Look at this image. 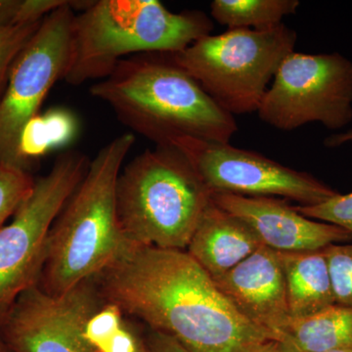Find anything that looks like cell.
<instances>
[{
  "mask_svg": "<svg viewBox=\"0 0 352 352\" xmlns=\"http://www.w3.org/2000/svg\"><path fill=\"white\" fill-rule=\"evenodd\" d=\"M127 318L190 352H248L271 340L245 320L186 251L134 247L94 278Z\"/></svg>",
  "mask_w": 352,
  "mask_h": 352,
  "instance_id": "cell-1",
  "label": "cell"
},
{
  "mask_svg": "<svg viewBox=\"0 0 352 352\" xmlns=\"http://www.w3.org/2000/svg\"><path fill=\"white\" fill-rule=\"evenodd\" d=\"M89 92L107 104L124 126L156 146L182 138L229 143L238 131L235 118L217 105L170 53L127 57Z\"/></svg>",
  "mask_w": 352,
  "mask_h": 352,
  "instance_id": "cell-2",
  "label": "cell"
},
{
  "mask_svg": "<svg viewBox=\"0 0 352 352\" xmlns=\"http://www.w3.org/2000/svg\"><path fill=\"white\" fill-rule=\"evenodd\" d=\"M135 143L131 132L103 146L62 208L48 236L38 286L59 295L92 279L131 249L117 215V183Z\"/></svg>",
  "mask_w": 352,
  "mask_h": 352,
  "instance_id": "cell-3",
  "label": "cell"
},
{
  "mask_svg": "<svg viewBox=\"0 0 352 352\" xmlns=\"http://www.w3.org/2000/svg\"><path fill=\"white\" fill-rule=\"evenodd\" d=\"M214 29L205 12L175 13L157 0H97L76 13L64 80H104L122 60L143 53H177Z\"/></svg>",
  "mask_w": 352,
  "mask_h": 352,
  "instance_id": "cell-4",
  "label": "cell"
},
{
  "mask_svg": "<svg viewBox=\"0 0 352 352\" xmlns=\"http://www.w3.org/2000/svg\"><path fill=\"white\" fill-rule=\"evenodd\" d=\"M212 193L173 145L147 149L124 166L117 215L131 247L185 251Z\"/></svg>",
  "mask_w": 352,
  "mask_h": 352,
  "instance_id": "cell-5",
  "label": "cell"
},
{
  "mask_svg": "<svg viewBox=\"0 0 352 352\" xmlns=\"http://www.w3.org/2000/svg\"><path fill=\"white\" fill-rule=\"evenodd\" d=\"M298 34L284 23L266 30L234 29L208 34L184 50L170 53L227 113L258 112L268 85L285 58L295 51Z\"/></svg>",
  "mask_w": 352,
  "mask_h": 352,
  "instance_id": "cell-6",
  "label": "cell"
},
{
  "mask_svg": "<svg viewBox=\"0 0 352 352\" xmlns=\"http://www.w3.org/2000/svg\"><path fill=\"white\" fill-rule=\"evenodd\" d=\"M89 163L78 150L58 155L12 220L0 229V320L21 294L38 286L51 227Z\"/></svg>",
  "mask_w": 352,
  "mask_h": 352,
  "instance_id": "cell-7",
  "label": "cell"
},
{
  "mask_svg": "<svg viewBox=\"0 0 352 352\" xmlns=\"http://www.w3.org/2000/svg\"><path fill=\"white\" fill-rule=\"evenodd\" d=\"M256 113L280 131L312 122L344 129L352 122L351 60L338 52L294 51L280 65Z\"/></svg>",
  "mask_w": 352,
  "mask_h": 352,
  "instance_id": "cell-8",
  "label": "cell"
},
{
  "mask_svg": "<svg viewBox=\"0 0 352 352\" xmlns=\"http://www.w3.org/2000/svg\"><path fill=\"white\" fill-rule=\"evenodd\" d=\"M91 1H68L46 16L16 58L0 99V162L23 168L20 141L25 126L39 115L51 88L64 80L69 61L76 10Z\"/></svg>",
  "mask_w": 352,
  "mask_h": 352,
  "instance_id": "cell-9",
  "label": "cell"
},
{
  "mask_svg": "<svg viewBox=\"0 0 352 352\" xmlns=\"http://www.w3.org/2000/svg\"><path fill=\"white\" fill-rule=\"evenodd\" d=\"M212 194L272 197L314 206L339 194L326 183L258 153L195 138L173 141Z\"/></svg>",
  "mask_w": 352,
  "mask_h": 352,
  "instance_id": "cell-10",
  "label": "cell"
},
{
  "mask_svg": "<svg viewBox=\"0 0 352 352\" xmlns=\"http://www.w3.org/2000/svg\"><path fill=\"white\" fill-rule=\"evenodd\" d=\"M94 278L51 295L34 286L18 296L0 320V335L14 352H103L88 335L103 305Z\"/></svg>",
  "mask_w": 352,
  "mask_h": 352,
  "instance_id": "cell-11",
  "label": "cell"
},
{
  "mask_svg": "<svg viewBox=\"0 0 352 352\" xmlns=\"http://www.w3.org/2000/svg\"><path fill=\"white\" fill-rule=\"evenodd\" d=\"M212 199L222 210L243 220L261 244L275 252L314 251L352 239L344 229L308 219L279 198L214 193Z\"/></svg>",
  "mask_w": 352,
  "mask_h": 352,
  "instance_id": "cell-12",
  "label": "cell"
},
{
  "mask_svg": "<svg viewBox=\"0 0 352 352\" xmlns=\"http://www.w3.org/2000/svg\"><path fill=\"white\" fill-rule=\"evenodd\" d=\"M214 281L245 320L271 340H281L292 319L278 252L261 245L249 258Z\"/></svg>",
  "mask_w": 352,
  "mask_h": 352,
  "instance_id": "cell-13",
  "label": "cell"
},
{
  "mask_svg": "<svg viewBox=\"0 0 352 352\" xmlns=\"http://www.w3.org/2000/svg\"><path fill=\"white\" fill-rule=\"evenodd\" d=\"M261 245L258 236L243 220L212 201L185 251L215 280L232 270Z\"/></svg>",
  "mask_w": 352,
  "mask_h": 352,
  "instance_id": "cell-14",
  "label": "cell"
},
{
  "mask_svg": "<svg viewBox=\"0 0 352 352\" xmlns=\"http://www.w3.org/2000/svg\"><path fill=\"white\" fill-rule=\"evenodd\" d=\"M292 320L307 318L335 305L324 249L279 252Z\"/></svg>",
  "mask_w": 352,
  "mask_h": 352,
  "instance_id": "cell-15",
  "label": "cell"
},
{
  "mask_svg": "<svg viewBox=\"0 0 352 352\" xmlns=\"http://www.w3.org/2000/svg\"><path fill=\"white\" fill-rule=\"evenodd\" d=\"M280 342L295 352L352 349V308L335 303L307 318L292 320Z\"/></svg>",
  "mask_w": 352,
  "mask_h": 352,
  "instance_id": "cell-16",
  "label": "cell"
},
{
  "mask_svg": "<svg viewBox=\"0 0 352 352\" xmlns=\"http://www.w3.org/2000/svg\"><path fill=\"white\" fill-rule=\"evenodd\" d=\"M298 0H214L210 15L229 30H266L296 13Z\"/></svg>",
  "mask_w": 352,
  "mask_h": 352,
  "instance_id": "cell-17",
  "label": "cell"
},
{
  "mask_svg": "<svg viewBox=\"0 0 352 352\" xmlns=\"http://www.w3.org/2000/svg\"><path fill=\"white\" fill-rule=\"evenodd\" d=\"M34 183L29 171L0 162V229L32 193Z\"/></svg>",
  "mask_w": 352,
  "mask_h": 352,
  "instance_id": "cell-18",
  "label": "cell"
},
{
  "mask_svg": "<svg viewBox=\"0 0 352 352\" xmlns=\"http://www.w3.org/2000/svg\"><path fill=\"white\" fill-rule=\"evenodd\" d=\"M324 252L336 303L352 308V245H330Z\"/></svg>",
  "mask_w": 352,
  "mask_h": 352,
  "instance_id": "cell-19",
  "label": "cell"
},
{
  "mask_svg": "<svg viewBox=\"0 0 352 352\" xmlns=\"http://www.w3.org/2000/svg\"><path fill=\"white\" fill-rule=\"evenodd\" d=\"M0 27V99L6 91L9 73L16 58L27 45L39 25Z\"/></svg>",
  "mask_w": 352,
  "mask_h": 352,
  "instance_id": "cell-20",
  "label": "cell"
},
{
  "mask_svg": "<svg viewBox=\"0 0 352 352\" xmlns=\"http://www.w3.org/2000/svg\"><path fill=\"white\" fill-rule=\"evenodd\" d=\"M295 208L308 219L333 224L352 235V192L346 195L337 194L318 205L296 206Z\"/></svg>",
  "mask_w": 352,
  "mask_h": 352,
  "instance_id": "cell-21",
  "label": "cell"
},
{
  "mask_svg": "<svg viewBox=\"0 0 352 352\" xmlns=\"http://www.w3.org/2000/svg\"><path fill=\"white\" fill-rule=\"evenodd\" d=\"M143 340L146 352H190L173 338L151 329L146 328Z\"/></svg>",
  "mask_w": 352,
  "mask_h": 352,
  "instance_id": "cell-22",
  "label": "cell"
},
{
  "mask_svg": "<svg viewBox=\"0 0 352 352\" xmlns=\"http://www.w3.org/2000/svg\"><path fill=\"white\" fill-rule=\"evenodd\" d=\"M22 0H0V27H17Z\"/></svg>",
  "mask_w": 352,
  "mask_h": 352,
  "instance_id": "cell-23",
  "label": "cell"
},
{
  "mask_svg": "<svg viewBox=\"0 0 352 352\" xmlns=\"http://www.w3.org/2000/svg\"><path fill=\"white\" fill-rule=\"evenodd\" d=\"M248 352H293L283 342L267 340L254 344Z\"/></svg>",
  "mask_w": 352,
  "mask_h": 352,
  "instance_id": "cell-24",
  "label": "cell"
},
{
  "mask_svg": "<svg viewBox=\"0 0 352 352\" xmlns=\"http://www.w3.org/2000/svg\"><path fill=\"white\" fill-rule=\"evenodd\" d=\"M352 143V129L351 131L333 134L324 141V145L329 148L340 147V146Z\"/></svg>",
  "mask_w": 352,
  "mask_h": 352,
  "instance_id": "cell-25",
  "label": "cell"
},
{
  "mask_svg": "<svg viewBox=\"0 0 352 352\" xmlns=\"http://www.w3.org/2000/svg\"><path fill=\"white\" fill-rule=\"evenodd\" d=\"M0 352H14L8 344L4 340L2 336L0 335Z\"/></svg>",
  "mask_w": 352,
  "mask_h": 352,
  "instance_id": "cell-26",
  "label": "cell"
},
{
  "mask_svg": "<svg viewBox=\"0 0 352 352\" xmlns=\"http://www.w3.org/2000/svg\"><path fill=\"white\" fill-rule=\"evenodd\" d=\"M292 351V349H291ZM295 352V351H293ZM325 352H352V349H340V351H325Z\"/></svg>",
  "mask_w": 352,
  "mask_h": 352,
  "instance_id": "cell-27",
  "label": "cell"
}]
</instances>
